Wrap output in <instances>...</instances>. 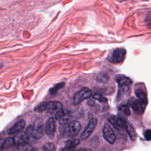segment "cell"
Instances as JSON below:
<instances>
[{"instance_id": "obj_24", "label": "cell", "mask_w": 151, "mask_h": 151, "mask_svg": "<svg viewBox=\"0 0 151 151\" xmlns=\"http://www.w3.org/2000/svg\"><path fill=\"white\" fill-rule=\"evenodd\" d=\"M119 110L122 111L125 115L129 116L130 114V110L127 105H122L119 107Z\"/></svg>"}, {"instance_id": "obj_23", "label": "cell", "mask_w": 151, "mask_h": 151, "mask_svg": "<svg viewBox=\"0 0 151 151\" xmlns=\"http://www.w3.org/2000/svg\"><path fill=\"white\" fill-rule=\"evenodd\" d=\"M93 99H95V100H97L98 101H99L100 102H102V103H106V102H107V99L102 96L101 94H94L93 96H92Z\"/></svg>"}, {"instance_id": "obj_1", "label": "cell", "mask_w": 151, "mask_h": 151, "mask_svg": "<svg viewBox=\"0 0 151 151\" xmlns=\"http://www.w3.org/2000/svg\"><path fill=\"white\" fill-rule=\"evenodd\" d=\"M81 129L80 123L76 120H73L67 125L64 126L63 134L65 137H74L76 136Z\"/></svg>"}, {"instance_id": "obj_25", "label": "cell", "mask_w": 151, "mask_h": 151, "mask_svg": "<svg viewBox=\"0 0 151 151\" xmlns=\"http://www.w3.org/2000/svg\"><path fill=\"white\" fill-rule=\"evenodd\" d=\"M22 151H38V150L31 145H27L24 146Z\"/></svg>"}, {"instance_id": "obj_8", "label": "cell", "mask_w": 151, "mask_h": 151, "mask_svg": "<svg viewBox=\"0 0 151 151\" xmlns=\"http://www.w3.org/2000/svg\"><path fill=\"white\" fill-rule=\"evenodd\" d=\"M30 136L25 131L15 136L14 145L17 146H24L28 144Z\"/></svg>"}, {"instance_id": "obj_16", "label": "cell", "mask_w": 151, "mask_h": 151, "mask_svg": "<svg viewBox=\"0 0 151 151\" xmlns=\"http://www.w3.org/2000/svg\"><path fill=\"white\" fill-rule=\"evenodd\" d=\"M80 140L78 139H70L65 142V147L67 148H75L76 146L80 144Z\"/></svg>"}, {"instance_id": "obj_19", "label": "cell", "mask_w": 151, "mask_h": 151, "mask_svg": "<svg viewBox=\"0 0 151 151\" xmlns=\"http://www.w3.org/2000/svg\"><path fill=\"white\" fill-rule=\"evenodd\" d=\"M47 102H45V101L42 102L38 105H37V106H35L34 110V111L38 112V113L42 112L47 110Z\"/></svg>"}, {"instance_id": "obj_12", "label": "cell", "mask_w": 151, "mask_h": 151, "mask_svg": "<svg viewBox=\"0 0 151 151\" xmlns=\"http://www.w3.org/2000/svg\"><path fill=\"white\" fill-rule=\"evenodd\" d=\"M44 135V126L43 124L39 123L33 125L31 136L35 139H39Z\"/></svg>"}, {"instance_id": "obj_14", "label": "cell", "mask_w": 151, "mask_h": 151, "mask_svg": "<svg viewBox=\"0 0 151 151\" xmlns=\"http://www.w3.org/2000/svg\"><path fill=\"white\" fill-rule=\"evenodd\" d=\"M14 145V139L11 137H6L4 139V142L1 143V149H6L12 147Z\"/></svg>"}, {"instance_id": "obj_20", "label": "cell", "mask_w": 151, "mask_h": 151, "mask_svg": "<svg viewBox=\"0 0 151 151\" xmlns=\"http://www.w3.org/2000/svg\"><path fill=\"white\" fill-rule=\"evenodd\" d=\"M68 113H70V111L66 109H62L55 114V119L56 120H59L60 119H61L63 117H64V116Z\"/></svg>"}, {"instance_id": "obj_10", "label": "cell", "mask_w": 151, "mask_h": 151, "mask_svg": "<svg viewBox=\"0 0 151 151\" xmlns=\"http://www.w3.org/2000/svg\"><path fill=\"white\" fill-rule=\"evenodd\" d=\"M25 126V122L24 120H21L15 123L11 127H10L7 133L9 135H12L20 132Z\"/></svg>"}, {"instance_id": "obj_9", "label": "cell", "mask_w": 151, "mask_h": 151, "mask_svg": "<svg viewBox=\"0 0 151 151\" xmlns=\"http://www.w3.org/2000/svg\"><path fill=\"white\" fill-rule=\"evenodd\" d=\"M45 132L50 138L54 137L55 132V124L54 118L50 117L47 120L45 126Z\"/></svg>"}, {"instance_id": "obj_13", "label": "cell", "mask_w": 151, "mask_h": 151, "mask_svg": "<svg viewBox=\"0 0 151 151\" xmlns=\"http://www.w3.org/2000/svg\"><path fill=\"white\" fill-rule=\"evenodd\" d=\"M117 82L118 83L119 87L122 89H127L129 88V87L132 83L131 80L126 77H122L117 80Z\"/></svg>"}, {"instance_id": "obj_21", "label": "cell", "mask_w": 151, "mask_h": 151, "mask_svg": "<svg viewBox=\"0 0 151 151\" xmlns=\"http://www.w3.org/2000/svg\"><path fill=\"white\" fill-rule=\"evenodd\" d=\"M55 145L52 143L48 142L42 146L41 151H55Z\"/></svg>"}, {"instance_id": "obj_7", "label": "cell", "mask_w": 151, "mask_h": 151, "mask_svg": "<svg viewBox=\"0 0 151 151\" xmlns=\"http://www.w3.org/2000/svg\"><path fill=\"white\" fill-rule=\"evenodd\" d=\"M147 103V101H143L137 99L132 103L131 107L135 114H141L144 112Z\"/></svg>"}, {"instance_id": "obj_27", "label": "cell", "mask_w": 151, "mask_h": 151, "mask_svg": "<svg viewBox=\"0 0 151 151\" xmlns=\"http://www.w3.org/2000/svg\"><path fill=\"white\" fill-rule=\"evenodd\" d=\"M87 103L90 107L94 106L95 105V104H96L95 101L94 100H88L87 101Z\"/></svg>"}, {"instance_id": "obj_11", "label": "cell", "mask_w": 151, "mask_h": 151, "mask_svg": "<svg viewBox=\"0 0 151 151\" xmlns=\"http://www.w3.org/2000/svg\"><path fill=\"white\" fill-rule=\"evenodd\" d=\"M63 109L61 103L57 101L47 102V111L50 114H56L58 111Z\"/></svg>"}, {"instance_id": "obj_4", "label": "cell", "mask_w": 151, "mask_h": 151, "mask_svg": "<svg viewBox=\"0 0 151 151\" xmlns=\"http://www.w3.org/2000/svg\"><path fill=\"white\" fill-rule=\"evenodd\" d=\"M97 124V120L96 118H92L85 129L83 130V132L81 133L80 135V139L82 140H86L92 133L94 129L96 128Z\"/></svg>"}, {"instance_id": "obj_18", "label": "cell", "mask_w": 151, "mask_h": 151, "mask_svg": "<svg viewBox=\"0 0 151 151\" xmlns=\"http://www.w3.org/2000/svg\"><path fill=\"white\" fill-rule=\"evenodd\" d=\"M135 94L138 99H139L140 100H143V101H147V97H146V94L143 90H142V89L136 90L135 91Z\"/></svg>"}, {"instance_id": "obj_22", "label": "cell", "mask_w": 151, "mask_h": 151, "mask_svg": "<svg viewBox=\"0 0 151 151\" xmlns=\"http://www.w3.org/2000/svg\"><path fill=\"white\" fill-rule=\"evenodd\" d=\"M64 86V83L62 82V83H60L57 84L54 87H53L52 88H50L49 92L51 94H55L57 93V91L61 88H63Z\"/></svg>"}, {"instance_id": "obj_29", "label": "cell", "mask_w": 151, "mask_h": 151, "mask_svg": "<svg viewBox=\"0 0 151 151\" xmlns=\"http://www.w3.org/2000/svg\"><path fill=\"white\" fill-rule=\"evenodd\" d=\"M77 151H92L91 149L89 148H86V147H81Z\"/></svg>"}, {"instance_id": "obj_3", "label": "cell", "mask_w": 151, "mask_h": 151, "mask_svg": "<svg viewBox=\"0 0 151 151\" xmlns=\"http://www.w3.org/2000/svg\"><path fill=\"white\" fill-rule=\"evenodd\" d=\"M92 92L90 89L87 87H84L77 91L73 99V102L75 104H78L82 102L84 100L90 98L91 96Z\"/></svg>"}, {"instance_id": "obj_17", "label": "cell", "mask_w": 151, "mask_h": 151, "mask_svg": "<svg viewBox=\"0 0 151 151\" xmlns=\"http://www.w3.org/2000/svg\"><path fill=\"white\" fill-rule=\"evenodd\" d=\"M72 118H73V116L71 114V113H68L65 116H64V117H63L61 119H60L59 120V123L61 125L64 126L73 121Z\"/></svg>"}, {"instance_id": "obj_6", "label": "cell", "mask_w": 151, "mask_h": 151, "mask_svg": "<svg viewBox=\"0 0 151 151\" xmlns=\"http://www.w3.org/2000/svg\"><path fill=\"white\" fill-rule=\"evenodd\" d=\"M102 133H103V136L104 139L107 142L111 144H113L114 143L116 139V137L113 129L110 126V125L106 123L103 126Z\"/></svg>"}, {"instance_id": "obj_2", "label": "cell", "mask_w": 151, "mask_h": 151, "mask_svg": "<svg viewBox=\"0 0 151 151\" xmlns=\"http://www.w3.org/2000/svg\"><path fill=\"white\" fill-rule=\"evenodd\" d=\"M126 51L123 48L115 49L108 57V60L113 63H119L124 59Z\"/></svg>"}, {"instance_id": "obj_5", "label": "cell", "mask_w": 151, "mask_h": 151, "mask_svg": "<svg viewBox=\"0 0 151 151\" xmlns=\"http://www.w3.org/2000/svg\"><path fill=\"white\" fill-rule=\"evenodd\" d=\"M108 122L117 130L126 129V120L121 117L111 115L108 118Z\"/></svg>"}, {"instance_id": "obj_28", "label": "cell", "mask_w": 151, "mask_h": 151, "mask_svg": "<svg viewBox=\"0 0 151 151\" xmlns=\"http://www.w3.org/2000/svg\"><path fill=\"white\" fill-rule=\"evenodd\" d=\"M61 151H77L76 148H67V147H64Z\"/></svg>"}, {"instance_id": "obj_26", "label": "cell", "mask_w": 151, "mask_h": 151, "mask_svg": "<svg viewBox=\"0 0 151 151\" xmlns=\"http://www.w3.org/2000/svg\"><path fill=\"white\" fill-rule=\"evenodd\" d=\"M144 137L147 140H151V129H147L144 132Z\"/></svg>"}, {"instance_id": "obj_15", "label": "cell", "mask_w": 151, "mask_h": 151, "mask_svg": "<svg viewBox=\"0 0 151 151\" xmlns=\"http://www.w3.org/2000/svg\"><path fill=\"white\" fill-rule=\"evenodd\" d=\"M125 130L127 132V134H129V136H130V139L132 140H134L136 139V133L134 130V129H133V127H132V126L126 120V129Z\"/></svg>"}]
</instances>
